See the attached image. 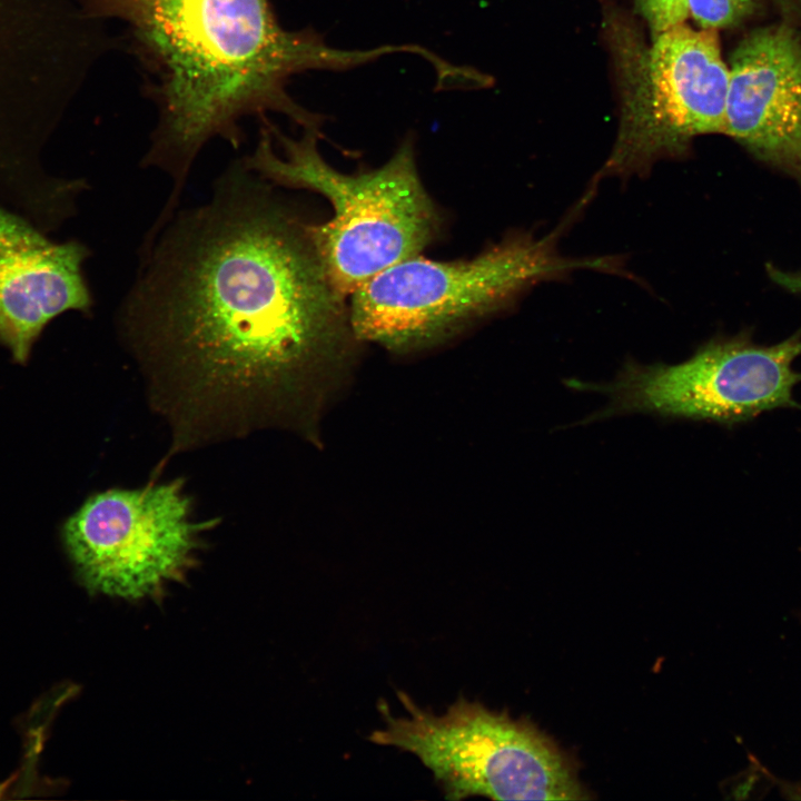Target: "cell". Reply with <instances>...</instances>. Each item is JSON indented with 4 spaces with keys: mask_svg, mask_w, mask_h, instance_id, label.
I'll return each instance as SVG.
<instances>
[{
    "mask_svg": "<svg viewBox=\"0 0 801 801\" xmlns=\"http://www.w3.org/2000/svg\"><path fill=\"white\" fill-rule=\"evenodd\" d=\"M639 9L652 31L660 32L683 23L688 16V0H636Z\"/></svg>",
    "mask_w": 801,
    "mask_h": 801,
    "instance_id": "12",
    "label": "cell"
},
{
    "mask_svg": "<svg viewBox=\"0 0 801 801\" xmlns=\"http://www.w3.org/2000/svg\"><path fill=\"white\" fill-rule=\"evenodd\" d=\"M759 0H688V16L702 29L731 27L751 14Z\"/></svg>",
    "mask_w": 801,
    "mask_h": 801,
    "instance_id": "11",
    "label": "cell"
},
{
    "mask_svg": "<svg viewBox=\"0 0 801 801\" xmlns=\"http://www.w3.org/2000/svg\"><path fill=\"white\" fill-rule=\"evenodd\" d=\"M91 16L122 21L154 76L159 120L141 166L172 179L158 217L177 210L196 157L212 138L237 148L240 121L267 112L318 129L322 116L297 103L288 80L310 69L345 70L399 46L344 50L310 31H288L270 0H87Z\"/></svg>",
    "mask_w": 801,
    "mask_h": 801,
    "instance_id": "2",
    "label": "cell"
},
{
    "mask_svg": "<svg viewBox=\"0 0 801 801\" xmlns=\"http://www.w3.org/2000/svg\"><path fill=\"white\" fill-rule=\"evenodd\" d=\"M241 161L175 212L120 307L119 330L172 449L283 428L318 445L363 344L308 224Z\"/></svg>",
    "mask_w": 801,
    "mask_h": 801,
    "instance_id": "1",
    "label": "cell"
},
{
    "mask_svg": "<svg viewBox=\"0 0 801 801\" xmlns=\"http://www.w3.org/2000/svg\"><path fill=\"white\" fill-rule=\"evenodd\" d=\"M728 86L715 30L683 22L653 37L596 178L642 176L657 160L684 154L694 137L724 134Z\"/></svg>",
    "mask_w": 801,
    "mask_h": 801,
    "instance_id": "8",
    "label": "cell"
},
{
    "mask_svg": "<svg viewBox=\"0 0 801 801\" xmlns=\"http://www.w3.org/2000/svg\"><path fill=\"white\" fill-rule=\"evenodd\" d=\"M561 229L542 237L517 233L469 259L417 255L380 271L350 295L356 337L394 355L419 353L505 309L540 281L577 268H615L610 258L561 256Z\"/></svg>",
    "mask_w": 801,
    "mask_h": 801,
    "instance_id": "4",
    "label": "cell"
},
{
    "mask_svg": "<svg viewBox=\"0 0 801 801\" xmlns=\"http://www.w3.org/2000/svg\"><path fill=\"white\" fill-rule=\"evenodd\" d=\"M397 696L408 716L392 715L380 701L385 728L373 731L368 740L415 754L433 772L446 799L587 798L566 759L528 722L463 696L443 715L417 706L403 691Z\"/></svg>",
    "mask_w": 801,
    "mask_h": 801,
    "instance_id": "5",
    "label": "cell"
},
{
    "mask_svg": "<svg viewBox=\"0 0 801 801\" xmlns=\"http://www.w3.org/2000/svg\"><path fill=\"white\" fill-rule=\"evenodd\" d=\"M87 248L53 243L0 208V343L24 364L46 325L68 310L89 312L82 274Z\"/></svg>",
    "mask_w": 801,
    "mask_h": 801,
    "instance_id": "10",
    "label": "cell"
},
{
    "mask_svg": "<svg viewBox=\"0 0 801 801\" xmlns=\"http://www.w3.org/2000/svg\"><path fill=\"white\" fill-rule=\"evenodd\" d=\"M263 121L255 150L241 162L273 186L310 190L329 200L332 218L308 224V233L327 280L340 296L419 255L436 238L441 215L419 178L411 139L383 166L350 175L323 158L318 129L291 138L267 118Z\"/></svg>",
    "mask_w": 801,
    "mask_h": 801,
    "instance_id": "3",
    "label": "cell"
},
{
    "mask_svg": "<svg viewBox=\"0 0 801 801\" xmlns=\"http://www.w3.org/2000/svg\"><path fill=\"white\" fill-rule=\"evenodd\" d=\"M724 134L801 188V40L791 28L755 30L733 51Z\"/></svg>",
    "mask_w": 801,
    "mask_h": 801,
    "instance_id": "9",
    "label": "cell"
},
{
    "mask_svg": "<svg viewBox=\"0 0 801 801\" xmlns=\"http://www.w3.org/2000/svg\"><path fill=\"white\" fill-rule=\"evenodd\" d=\"M769 278L783 290L801 295V271L782 270L771 264H767Z\"/></svg>",
    "mask_w": 801,
    "mask_h": 801,
    "instance_id": "13",
    "label": "cell"
},
{
    "mask_svg": "<svg viewBox=\"0 0 801 801\" xmlns=\"http://www.w3.org/2000/svg\"><path fill=\"white\" fill-rule=\"evenodd\" d=\"M217 525L197 516L184 479L149 481L90 496L65 522L62 541L88 592L152 600L187 578Z\"/></svg>",
    "mask_w": 801,
    "mask_h": 801,
    "instance_id": "6",
    "label": "cell"
},
{
    "mask_svg": "<svg viewBox=\"0 0 801 801\" xmlns=\"http://www.w3.org/2000/svg\"><path fill=\"white\" fill-rule=\"evenodd\" d=\"M799 356L801 330L773 345L742 332L711 339L680 364L630 363L601 388L611 404L600 416L643 412L732 426L777 408L801 409L793 397Z\"/></svg>",
    "mask_w": 801,
    "mask_h": 801,
    "instance_id": "7",
    "label": "cell"
}]
</instances>
